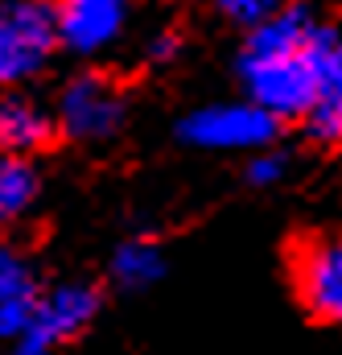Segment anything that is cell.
Masks as SVG:
<instances>
[{
  "label": "cell",
  "mask_w": 342,
  "mask_h": 355,
  "mask_svg": "<svg viewBox=\"0 0 342 355\" xmlns=\"http://www.w3.org/2000/svg\"><path fill=\"white\" fill-rule=\"evenodd\" d=\"M33 302H37V293H17V297H4L0 302V343L21 339V331L33 318Z\"/></svg>",
  "instance_id": "5bb4252c"
},
{
  "label": "cell",
  "mask_w": 342,
  "mask_h": 355,
  "mask_svg": "<svg viewBox=\"0 0 342 355\" xmlns=\"http://www.w3.org/2000/svg\"><path fill=\"white\" fill-rule=\"evenodd\" d=\"M58 137L54 116L29 95H0V153L33 157Z\"/></svg>",
  "instance_id": "ba28073f"
},
{
  "label": "cell",
  "mask_w": 342,
  "mask_h": 355,
  "mask_svg": "<svg viewBox=\"0 0 342 355\" xmlns=\"http://www.w3.org/2000/svg\"><path fill=\"white\" fill-rule=\"evenodd\" d=\"M240 83L248 99L280 124L305 116L322 95L342 87V37L330 25H314L305 46L272 58H240Z\"/></svg>",
  "instance_id": "6da1fadb"
},
{
  "label": "cell",
  "mask_w": 342,
  "mask_h": 355,
  "mask_svg": "<svg viewBox=\"0 0 342 355\" xmlns=\"http://www.w3.org/2000/svg\"><path fill=\"white\" fill-rule=\"evenodd\" d=\"M177 54H181V37L170 33V29H165V33H157V37L149 42V50H145V58H149L153 67H165V62H173Z\"/></svg>",
  "instance_id": "2e32d148"
},
{
  "label": "cell",
  "mask_w": 342,
  "mask_h": 355,
  "mask_svg": "<svg viewBox=\"0 0 342 355\" xmlns=\"http://www.w3.org/2000/svg\"><path fill=\"white\" fill-rule=\"evenodd\" d=\"M42 198V174L29 157L0 153V227L17 223Z\"/></svg>",
  "instance_id": "30bf717a"
},
{
  "label": "cell",
  "mask_w": 342,
  "mask_h": 355,
  "mask_svg": "<svg viewBox=\"0 0 342 355\" xmlns=\"http://www.w3.org/2000/svg\"><path fill=\"white\" fill-rule=\"evenodd\" d=\"M289 277L301 310L342 327V232H309L289 252Z\"/></svg>",
  "instance_id": "5b68a950"
},
{
  "label": "cell",
  "mask_w": 342,
  "mask_h": 355,
  "mask_svg": "<svg viewBox=\"0 0 342 355\" xmlns=\"http://www.w3.org/2000/svg\"><path fill=\"white\" fill-rule=\"evenodd\" d=\"M124 25H128V0H58L54 4L58 46L79 58H95L107 46H116Z\"/></svg>",
  "instance_id": "52a82bcc"
},
{
  "label": "cell",
  "mask_w": 342,
  "mask_h": 355,
  "mask_svg": "<svg viewBox=\"0 0 342 355\" xmlns=\"http://www.w3.org/2000/svg\"><path fill=\"white\" fill-rule=\"evenodd\" d=\"M301 120H305L309 141H318V145H342V87L322 95Z\"/></svg>",
  "instance_id": "8fae6325"
},
{
  "label": "cell",
  "mask_w": 342,
  "mask_h": 355,
  "mask_svg": "<svg viewBox=\"0 0 342 355\" xmlns=\"http://www.w3.org/2000/svg\"><path fill=\"white\" fill-rule=\"evenodd\" d=\"M99 306H103V293L91 281H62V285L37 293L29 327L8 347H12V355H54L62 343L79 339L95 322Z\"/></svg>",
  "instance_id": "3957f363"
},
{
  "label": "cell",
  "mask_w": 342,
  "mask_h": 355,
  "mask_svg": "<svg viewBox=\"0 0 342 355\" xmlns=\"http://www.w3.org/2000/svg\"><path fill=\"white\" fill-rule=\"evenodd\" d=\"M124 95L99 75H79L71 79L62 99H58V128L71 141H111L124 128Z\"/></svg>",
  "instance_id": "8992f818"
},
{
  "label": "cell",
  "mask_w": 342,
  "mask_h": 355,
  "mask_svg": "<svg viewBox=\"0 0 342 355\" xmlns=\"http://www.w3.org/2000/svg\"><path fill=\"white\" fill-rule=\"evenodd\" d=\"M58 50L50 0H4L0 4V87H17L46 71Z\"/></svg>",
  "instance_id": "277c9868"
},
{
  "label": "cell",
  "mask_w": 342,
  "mask_h": 355,
  "mask_svg": "<svg viewBox=\"0 0 342 355\" xmlns=\"http://www.w3.org/2000/svg\"><path fill=\"white\" fill-rule=\"evenodd\" d=\"M17 293H37V277H33V265L17 248L0 244V302L17 297Z\"/></svg>",
  "instance_id": "7c38bea8"
},
{
  "label": "cell",
  "mask_w": 342,
  "mask_h": 355,
  "mask_svg": "<svg viewBox=\"0 0 342 355\" xmlns=\"http://www.w3.org/2000/svg\"><path fill=\"white\" fill-rule=\"evenodd\" d=\"M107 277L120 293H145L165 277V252L153 236H128L116 244L111 261H107Z\"/></svg>",
  "instance_id": "9c48e42d"
},
{
  "label": "cell",
  "mask_w": 342,
  "mask_h": 355,
  "mask_svg": "<svg viewBox=\"0 0 342 355\" xmlns=\"http://www.w3.org/2000/svg\"><path fill=\"white\" fill-rule=\"evenodd\" d=\"M289 0H215V8L231 21V25H244V29H252L256 21H264L268 12H276V8H285Z\"/></svg>",
  "instance_id": "9a60e30c"
},
{
  "label": "cell",
  "mask_w": 342,
  "mask_h": 355,
  "mask_svg": "<svg viewBox=\"0 0 342 355\" xmlns=\"http://www.w3.org/2000/svg\"><path fill=\"white\" fill-rule=\"evenodd\" d=\"M280 137V120L256 107L252 99H227L194 107L177 120V141L210 153H256Z\"/></svg>",
  "instance_id": "7a4b0ae2"
},
{
  "label": "cell",
  "mask_w": 342,
  "mask_h": 355,
  "mask_svg": "<svg viewBox=\"0 0 342 355\" xmlns=\"http://www.w3.org/2000/svg\"><path fill=\"white\" fill-rule=\"evenodd\" d=\"M285 174H289V157H285V153H276L272 145H268V149H256V153H252V162H248V170H244L248 186H260V190H268V186L285 182Z\"/></svg>",
  "instance_id": "4fadbf2b"
}]
</instances>
